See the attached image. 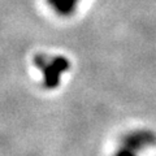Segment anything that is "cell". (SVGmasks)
<instances>
[{
    "label": "cell",
    "mask_w": 156,
    "mask_h": 156,
    "mask_svg": "<svg viewBox=\"0 0 156 156\" xmlns=\"http://www.w3.org/2000/svg\"><path fill=\"white\" fill-rule=\"evenodd\" d=\"M51 7L55 9V12L62 16H68L72 12H74L77 4L80 0H48Z\"/></svg>",
    "instance_id": "obj_2"
},
{
    "label": "cell",
    "mask_w": 156,
    "mask_h": 156,
    "mask_svg": "<svg viewBox=\"0 0 156 156\" xmlns=\"http://www.w3.org/2000/svg\"><path fill=\"white\" fill-rule=\"evenodd\" d=\"M131 148H129V147H126V148H124V150H121L119 154H117L116 156H134V154L131 152Z\"/></svg>",
    "instance_id": "obj_3"
},
{
    "label": "cell",
    "mask_w": 156,
    "mask_h": 156,
    "mask_svg": "<svg viewBox=\"0 0 156 156\" xmlns=\"http://www.w3.org/2000/svg\"><path fill=\"white\" fill-rule=\"evenodd\" d=\"M34 64L43 73L44 83L48 89H55L60 83V78L69 69V61L64 56H48V55H37L34 57Z\"/></svg>",
    "instance_id": "obj_1"
}]
</instances>
